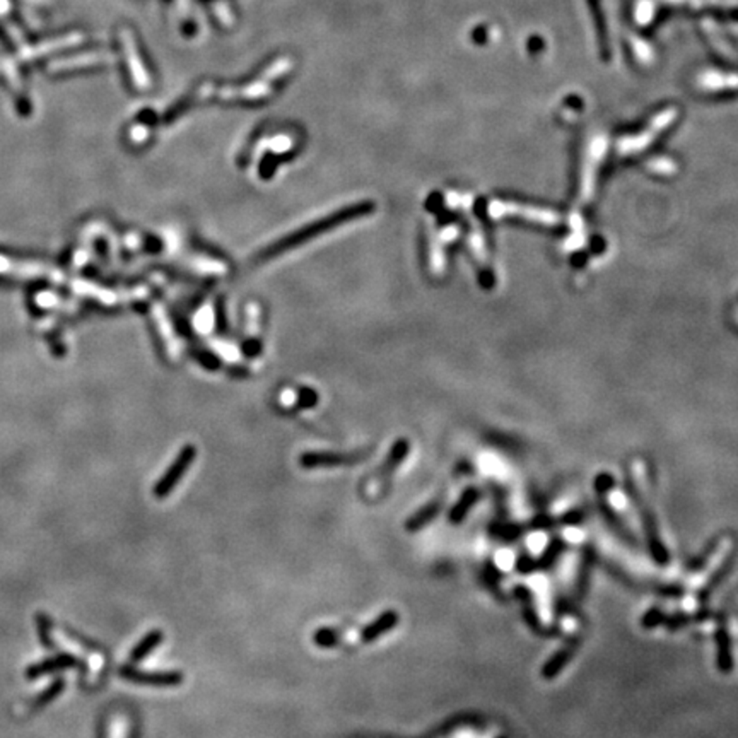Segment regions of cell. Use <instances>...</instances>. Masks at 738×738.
<instances>
[{
    "mask_svg": "<svg viewBox=\"0 0 738 738\" xmlns=\"http://www.w3.org/2000/svg\"><path fill=\"white\" fill-rule=\"evenodd\" d=\"M373 210H374L373 202H359V203H352V205L345 207V209L335 210L333 214L325 215V217H322L320 221L311 222V224L301 227V229H296L294 233H291L289 236L277 239V241L272 243L270 246H267V248L262 251L260 258L262 260H270V258L277 257V255L298 248V246H301L303 243L310 241V239L322 236V234L326 233V231L335 229V227L347 224V222H350V221H356V219L359 217H364V215L371 214Z\"/></svg>",
    "mask_w": 738,
    "mask_h": 738,
    "instance_id": "obj_1",
    "label": "cell"
},
{
    "mask_svg": "<svg viewBox=\"0 0 738 738\" xmlns=\"http://www.w3.org/2000/svg\"><path fill=\"white\" fill-rule=\"evenodd\" d=\"M473 500H476V494L466 492L465 496L462 497V501L452 509V513H450V521H453V523H460V521L464 520L466 511H469L470 504H472Z\"/></svg>",
    "mask_w": 738,
    "mask_h": 738,
    "instance_id": "obj_12",
    "label": "cell"
},
{
    "mask_svg": "<svg viewBox=\"0 0 738 738\" xmlns=\"http://www.w3.org/2000/svg\"><path fill=\"white\" fill-rule=\"evenodd\" d=\"M98 738H106V737H105V728L99 730V735H98Z\"/></svg>",
    "mask_w": 738,
    "mask_h": 738,
    "instance_id": "obj_14",
    "label": "cell"
},
{
    "mask_svg": "<svg viewBox=\"0 0 738 738\" xmlns=\"http://www.w3.org/2000/svg\"><path fill=\"white\" fill-rule=\"evenodd\" d=\"M163 640H165V634H163L161 631L147 632L146 636H144L142 640L134 646V649H132V653H130L132 663H139V661H142L144 658L149 656L151 653H153L154 649L163 643Z\"/></svg>",
    "mask_w": 738,
    "mask_h": 738,
    "instance_id": "obj_7",
    "label": "cell"
},
{
    "mask_svg": "<svg viewBox=\"0 0 738 738\" xmlns=\"http://www.w3.org/2000/svg\"><path fill=\"white\" fill-rule=\"evenodd\" d=\"M313 641L320 648H333L338 644V634L330 628H322L313 634Z\"/></svg>",
    "mask_w": 738,
    "mask_h": 738,
    "instance_id": "obj_11",
    "label": "cell"
},
{
    "mask_svg": "<svg viewBox=\"0 0 738 738\" xmlns=\"http://www.w3.org/2000/svg\"><path fill=\"white\" fill-rule=\"evenodd\" d=\"M120 677L139 685H151V687H178L183 682V675L179 672H144L135 667H122Z\"/></svg>",
    "mask_w": 738,
    "mask_h": 738,
    "instance_id": "obj_3",
    "label": "cell"
},
{
    "mask_svg": "<svg viewBox=\"0 0 738 738\" xmlns=\"http://www.w3.org/2000/svg\"><path fill=\"white\" fill-rule=\"evenodd\" d=\"M359 458L361 457H357V454H354V453L344 454V453L310 452V453H305L301 458H299V464L305 466V469H320V466L350 465V464H354V462H357Z\"/></svg>",
    "mask_w": 738,
    "mask_h": 738,
    "instance_id": "obj_5",
    "label": "cell"
},
{
    "mask_svg": "<svg viewBox=\"0 0 738 738\" xmlns=\"http://www.w3.org/2000/svg\"><path fill=\"white\" fill-rule=\"evenodd\" d=\"M63 687H65V684H63L62 679H57L55 682H51L45 691L36 696V699L33 701V708H43V706L50 704L51 701L57 699V697L60 696V692L63 691Z\"/></svg>",
    "mask_w": 738,
    "mask_h": 738,
    "instance_id": "obj_9",
    "label": "cell"
},
{
    "mask_svg": "<svg viewBox=\"0 0 738 738\" xmlns=\"http://www.w3.org/2000/svg\"><path fill=\"white\" fill-rule=\"evenodd\" d=\"M50 619H48L46 613H36V628H38L39 641H42V644L45 646L46 649H53V641H51L50 636Z\"/></svg>",
    "mask_w": 738,
    "mask_h": 738,
    "instance_id": "obj_10",
    "label": "cell"
},
{
    "mask_svg": "<svg viewBox=\"0 0 738 738\" xmlns=\"http://www.w3.org/2000/svg\"><path fill=\"white\" fill-rule=\"evenodd\" d=\"M440 509H441L440 504L424 506V508L419 509V511L414 514V516L409 518V521H407L405 528L410 530V532H417V530H421L422 526L428 525L429 521L433 520V518L436 516L438 513H440Z\"/></svg>",
    "mask_w": 738,
    "mask_h": 738,
    "instance_id": "obj_8",
    "label": "cell"
},
{
    "mask_svg": "<svg viewBox=\"0 0 738 738\" xmlns=\"http://www.w3.org/2000/svg\"><path fill=\"white\" fill-rule=\"evenodd\" d=\"M398 621H400V617H398L397 612L386 610V612H383L381 616H378L369 625H366V628L362 629L361 640L364 641V643H373L374 640L381 637L383 634L392 631L395 625L398 624Z\"/></svg>",
    "mask_w": 738,
    "mask_h": 738,
    "instance_id": "obj_6",
    "label": "cell"
},
{
    "mask_svg": "<svg viewBox=\"0 0 738 738\" xmlns=\"http://www.w3.org/2000/svg\"><path fill=\"white\" fill-rule=\"evenodd\" d=\"M75 667H79L77 658H75L74 655H69V653H60V655L57 656L48 658V660L39 661V663H36V665H31V667L26 670V677L30 680H34V679H39V677H45V675H50V673L60 672V670H69V668H75Z\"/></svg>",
    "mask_w": 738,
    "mask_h": 738,
    "instance_id": "obj_4",
    "label": "cell"
},
{
    "mask_svg": "<svg viewBox=\"0 0 738 738\" xmlns=\"http://www.w3.org/2000/svg\"><path fill=\"white\" fill-rule=\"evenodd\" d=\"M407 452H409V445H407V441L395 443L392 452H390L388 458H386V470H392L398 464H400V462L404 460Z\"/></svg>",
    "mask_w": 738,
    "mask_h": 738,
    "instance_id": "obj_13",
    "label": "cell"
},
{
    "mask_svg": "<svg viewBox=\"0 0 738 738\" xmlns=\"http://www.w3.org/2000/svg\"><path fill=\"white\" fill-rule=\"evenodd\" d=\"M195 454H197V450H195V446H191V445L185 446V448L179 452L178 457L174 458L173 464L170 465V469L165 472V476L159 478L158 484L154 485L155 497L163 500V497L170 496L171 490L174 489V485L182 481V477L185 476V472L189 470V466L193 464Z\"/></svg>",
    "mask_w": 738,
    "mask_h": 738,
    "instance_id": "obj_2",
    "label": "cell"
}]
</instances>
